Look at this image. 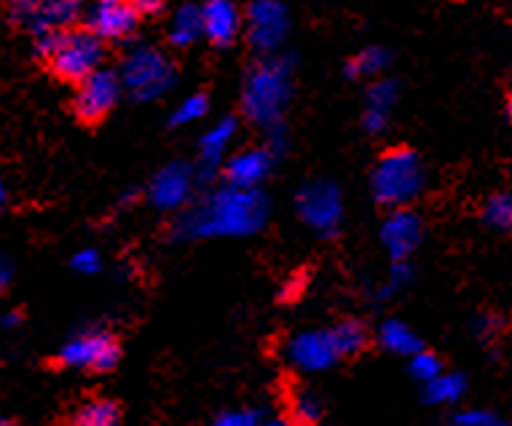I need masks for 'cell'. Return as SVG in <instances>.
Listing matches in <instances>:
<instances>
[{"instance_id":"29","label":"cell","mask_w":512,"mask_h":426,"mask_svg":"<svg viewBox=\"0 0 512 426\" xmlns=\"http://www.w3.org/2000/svg\"><path fill=\"white\" fill-rule=\"evenodd\" d=\"M6 3H9V17L14 19V22L27 25V22L35 17V11L41 9L43 0H6Z\"/></svg>"},{"instance_id":"12","label":"cell","mask_w":512,"mask_h":426,"mask_svg":"<svg viewBox=\"0 0 512 426\" xmlns=\"http://www.w3.org/2000/svg\"><path fill=\"white\" fill-rule=\"evenodd\" d=\"M191 191H194V169L183 161H175V164H167L161 172H156L151 188H148V196H151L153 207L177 209L188 201Z\"/></svg>"},{"instance_id":"7","label":"cell","mask_w":512,"mask_h":426,"mask_svg":"<svg viewBox=\"0 0 512 426\" xmlns=\"http://www.w3.org/2000/svg\"><path fill=\"white\" fill-rule=\"evenodd\" d=\"M244 27L252 49L261 54H274L290 30V17L279 0H252V6L244 14Z\"/></svg>"},{"instance_id":"8","label":"cell","mask_w":512,"mask_h":426,"mask_svg":"<svg viewBox=\"0 0 512 426\" xmlns=\"http://www.w3.org/2000/svg\"><path fill=\"white\" fill-rule=\"evenodd\" d=\"M118 357H121V349L116 338H110L108 333H81L59 351V362L65 368L92 370V373L113 370L118 365Z\"/></svg>"},{"instance_id":"39","label":"cell","mask_w":512,"mask_h":426,"mask_svg":"<svg viewBox=\"0 0 512 426\" xmlns=\"http://www.w3.org/2000/svg\"><path fill=\"white\" fill-rule=\"evenodd\" d=\"M507 116L512 118V94H510V100H507Z\"/></svg>"},{"instance_id":"14","label":"cell","mask_w":512,"mask_h":426,"mask_svg":"<svg viewBox=\"0 0 512 426\" xmlns=\"http://www.w3.org/2000/svg\"><path fill=\"white\" fill-rule=\"evenodd\" d=\"M204 14V35L215 46H231L242 30V11L234 0H207L202 6Z\"/></svg>"},{"instance_id":"30","label":"cell","mask_w":512,"mask_h":426,"mask_svg":"<svg viewBox=\"0 0 512 426\" xmlns=\"http://www.w3.org/2000/svg\"><path fill=\"white\" fill-rule=\"evenodd\" d=\"M215 426H261V418L252 410H228L215 421Z\"/></svg>"},{"instance_id":"22","label":"cell","mask_w":512,"mask_h":426,"mask_svg":"<svg viewBox=\"0 0 512 426\" xmlns=\"http://www.w3.org/2000/svg\"><path fill=\"white\" fill-rule=\"evenodd\" d=\"M389 65V54L378 46L362 49L354 59H349L346 65V76L349 78H373L381 76V70Z\"/></svg>"},{"instance_id":"31","label":"cell","mask_w":512,"mask_h":426,"mask_svg":"<svg viewBox=\"0 0 512 426\" xmlns=\"http://www.w3.org/2000/svg\"><path fill=\"white\" fill-rule=\"evenodd\" d=\"M102 266L100 255L97 250H81L73 255V268H76L78 274H97Z\"/></svg>"},{"instance_id":"11","label":"cell","mask_w":512,"mask_h":426,"mask_svg":"<svg viewBox=\"0 0 512 426\" xmlns=\"http://www.w3.org/2000/svg\"><path fill=\"white\" fill-rule=\"evenodd\" d=\"M137 19L140 9L135 0H97L86 14V25L102 41H121L135 30Z\"/></svg>"},{"instance_id":"9","label":"cell","mask_w":512,"mask_h":426,"mask_svg":"<svg viewBox=\"0 0 512 426\" xmlns=\"http://www.w3.org/2000/svg\"><path fill=\"white\" fill-rule=\"evenodd\" d=\"M121 78L113 70H94L92 76H86L76 89L73 97V110L81 121H100L116 108L118 97H121Z\"/></svg>"},{"instance_id":"3","label":"cell","mask_w":512,"mask_h":426,"mask_svg":"<svg viewBox=\"0 0 512 426\" xmlns=\"http://www.w3.org/2000/svg\"><path fill=\"white\" fill-rule=\"evenodd\" d=\"M35 49L41 57L49 59L51 70L62 81L81 84L94 70H100L105 46L102 38L92 30H62L35 38Z\"/></svg>"},{"instance_id":"26","label":"cell","mask_w":512,"mask_h":426,"mask_svg":"<svg viewBox=\"0 0 512 426\" xmlns=\"http://www.w3.org/2000/svg\"><path fill=\"white\" fill-rule=\"evenodd\" d=\"M204 116H207V97H204V94H191V97H185V100L175 108V113H172V124H194V121H199V118Z\"/></svg>"},{"instance_id":"17","label":"cell","mask_w":512,"mask_h":426,"mask_svg":"<svg viewBox=\"0 0 512 426\" xmlns=\"http://www.w3.org/2000/svg\"><path fill=\"white\" fill-rule=\"evenodd\" d=\"M397 102V84L395 81H376L368 89V105H365V129L368 132H384L387 129L389 113Z\"/></svg>"},{"instance_id":"33","label":"cell","mask_w":512,"mask_h":426,"mask_svg":"<svg viewBox=\"0 0 512 426\" xmlns=\"http://www.w3.org/2000/svg\"><path fill=\"white\" fill-rule=\"evenodd\" d=\"M454 426H502L496 421L494 416H488V413H464L454 421Z\"/></svg>"},{"instance_id":"40","label":"cell","mask_w":512,"mask_h":426,"mask_svg":"<svg viewBox=\"0 0 512 426\" xmlns=\"http://www.w3.org/2000/svg\"><path fill=\"white\" fill-rule=\"evenodd\" d=\"M0 426H19V424H17V421H11V418H6V421H3Z\"/></svg>"},{"instance_id":"15","label":"cell","mask_w":512,"mask_h":426,"mask_svg":"<svg viewBox=\"0 0 512 426\" xmlns=\"http://www.w3.org/2000/svg\"><path fill=\"white\" fill-rule=\"evenodd\" d=\"M271 164H274V159H271L269 148H247V151H239L236 156H231L223 172H226L228 185L258 188L269 177Z\"/></svg>"},{"instance_id":"38","label":"cell","mask_w":512,"mask_h":426,"mask_svg":"<svg viewBox=\"0 0 512 426\" xmlns=\"http://www.w3.org/2000/svg\"><path fill=\"white\" fill-rule=\"evenodd\" d=\"M261 426H290V424H285V421H269V424H261Z\"/></svg>"},{"instance_id":"34","label":"cell","mask_w":512,"mask_h":426,"mask_svg":"<svg viewBox=\"0 0 512 426\" xmlns=\"http://www.w3.org/2000/svg\"><path fill=\"white\" fill-rule=\"evenodd\" d=\"M137 9H140V14H145V17H153V14H159L161 11V0H135Z\"/></svg>"},{"instance_id":"1","label":"cell","mask_w":512,"mask_h":426,"mask_svg":"<svg viewBox=\"0 0 512 426\" xmlns=\"http://www.w3.org/2000/svg\"><path fill=\"white\" fill-rule=\"evenodd\" d=\"M269 218V201L258 188H220L204 196L194 209L177 220V236L215 239V236H250Z\"/></svg>"},{"instance_id":"19","label":"cell","mask_w":512,"mask_h":426,"mask_svg":"<svg viewBox=\"0 0 512 426\" xmlns=\"http://www.w3.org/2000/svg\"><path fill=\"white\" fill-rule=\"evenodd\" d=\"M236 121L234 118H220L218 124L210 126L202 134V161L207 167H215L223 156H226L228 145L234 140Z\"/></svg>"},{"instance_id":"5","label":"cell","mask_w":512,"mask_h":426,"mask_svg":"<svg viewBox=\"0 0 512 426\" xmlns=\"http://www.w3.org/2000/svg\"><path fill=\"white\" fill-rule=\"evenodd\" d=\"M124 89L137 102H153L164 97L175 84V67L156 49H135L121 67Z\"/></svg>"},{"instance_id":"36","label":"cell","mask_w":512,"mask_h":426,"mask_svg":"<svg viewBox=\"0 0 512 426\" xmlns=\"http://www.w3.org/2000/svg\"><path fill=\"white\" fill-rule=\"evenodd\" d=\"M298 287H301V284H295V279H290V284L282 290V298H293V295L298 293Z\"/></svg>"},{"instance_id":"4","label":"cell","mask_w":512,"mask_h":426,"mask_svg":"<svg viewBox=\"0 0 512 426\" xmlns=\"http://www.w3.org/2000/svg\"><path fill=\"white\" fill-rule=\"evenodd\" d=\"M370 188L378 204L384 207H405L424 188V167L413 151H389L381 156L370 177Z\"/></svg>"},{"instance_id":"23","label":"cell","mask_w":512,"mask_h":426,"mask_svg":"<svg viewBox=\"0 0 512 426\" xmlns=\"http://www.w3.org/2000/svg\"><path fill=\"white\" fill-rule=\"evenodd\" d=\"M464 389H467V381L459 373H440L427 384V400L435 402V405L456 402L464 394Z\"/></svg>"},{"instance_id":"25","label":"cell","mask_w":512,"mask_h":426,"mask_svg":"<svg viewBox=\"0 0 512 426\" xmlns=\"http://www.w3.org/2000/svg\"><path fill=\"white\" fill-rule=\"evenodd\" d=\"M336 330V338H338V346H341V354L344 357H352V354H360L365 346H368V333H365V327L360 322H341Z\"/></svg>"},{"instance_id":"37","label":"cell","mask_w":512,"mask_h":426,"mask_svg":"<svg viewBox=\"0 0 512 426\" xmlns=\"http://www.w3.org/2000/svg\"><path fill=\"white\" fill-rule=\"evenodd\" d=\"M19 319H22V317H19L17 311H9V314L3 317V325H6V327H14V325H19Z\"/></svg>"},{"instance_id":"10","label":"cell","mask_w":512,"mask_h":426,"mask_svg":"<svg viewBox=\"0 0 512 426\" xmlns=\"http://www.w3.org/2000/svg\"><path fill=\"white\" fill-rule=\"evenodd\" d=\"M341 357L344 354L338 346L336 330H309V333L295 335L293 341L287 343V360L306 373L328 370Z\"/></svg>"},{"instance_id":"20","label":"cell","mask_w":512,"mask_h":426,"mask_svg":"<svg viewBox=\"0 0 512 426\" xmlns=\"http://www.w3.org/2000/svg\"><path fill=\"white\" fill-rule=\"evenodd\" d=\"M378 341H381L384 349L392 351V354L413 357L416 351H421L419 335L413 333L408 325H403V322H397V319H389V322L381 325V330H378Z\"/></svg>"},{"instance_id":"18","label":"cell","mask_w":512,"mask_h":426,"mask_svg":"<svg viewBox=\"0 0 512 426\" xmlns=\"http://www.w3.org/2000/svg\"><path fill=\"white\" fill-rule=\"evenodd\" d=\"M204 35V14L202 6H180L172 17V27H169V41L175 46H191Z\"/></svg>"},{"instance_id":"24","label":"cell","mask_w":512,"mask_h":426,"mask_svg":"<svg viewBox=\"0 0 512 426\" xmlns=\"http://www.w3.org/2000/svg\"><path fill=\"white\" fill-rule=\"evenodd\" d=\"M483 220L496 231L512 234V193H494L483 204Z\"/></svg>"},{"instance_id":"28","label":"cell","mask_w":512,"mask_h":426,"mask_svg":"<svg viewBox=\"0 0 512 426\" xmlns=\"http://www.w3.org/2000/svg\"><path fill=\"white\" fill-rule=\"evenodd\" d=\"M322 413V405L314 394L301 392L293 397V418L298 424H314Z\"/></svg>"},{"instance_id":"21","label":"cell","mask_w":512,"mask_h":426,"mask_svg":"<svg viewBox=\"0 0 512 426\" xmlns=\"http://www.w3.org/2000/svg\"><path fill=\"white\" fill-rule=\"evenodd\" d=\"M68 426H118V405L110 400H89L78 405Z\"/></svg>"},{"instance_id":"6","label":"cell","mask_w":512,"mask_h":426,"mask_svg":"<svg viewBox=\"0 0 512 426\" xmlns=\"http://www.w3.org/2000/svg\"><path fill=\"white\" fill-rule=\"evenodd\" d=\"M295 207H298V215H301L303 223L322 236L336 234L338 226H341V218H344L341 191L333 183H328V180L303 185Z\"/></svg>"},{"instance_id":"2","label":"cell","mask_w":512,"mask_h":426,"mask_svg":"<svg viewBox=\"0 0 512 426\" xmlns=\"http://www.w3.org/2000/svg\"><path fill=\"white\" fill-rule=\"evenodd\" d=\"M290 59L269 57L247 73L242 89V110L252 124L279 126L290 102Z\"/></svg>"},{"instance_id":"35","label":"cell","mask_w":512,"mask_h":426,"mask_svg":"<svg viewBox=\"0 0 512 426\" xmlns=\"http://www.w3.org/2000/svg\"><path fill=\"white\" fill-rule=\"evenodd\" d=\"M11 276H14V266H11V260L6 258L0 263V287H3V290L11 284Z\"/></svg>"},{"instance_id":"32","label":"cell","mask_w":512,"mask_h":426,"mask_svg":"<svg viewBox=\"0 0 512 426\" xmlns=\"http://www.w3.org/2000/svg\"><path fill=\"white\" fill-rule=\"evenodd\" d=\"M408 276H411V268L405 266V260H397L395 266H392V271H389V282L381 287V295L387 298V295L395 293L397 287H403V284L408 282Z\"/></svg>"},{"instance_id":"13","label":"cell","mask_w":512,"mask_h":426,"mask_svg":"<svg viewBox=\"0 0 512 426\" xmlns=\"http://www.w3.org/2000/svg\"><path fill=\"white\" fill-rule=\"evenodd\" d=\"M421 234H424V228H421L419 215L403 207L395 209V212L384 220V226H381V242H384L387 252L395 260L408 258V255L419 247Z\"/></svg>"},{"instance_id":"16","label":"cell","mask_w":512,"mask_h":426,"mask_svg":"<svg viewBox=\"0 0 512 426\" xmlns=\"http://www.w3.org/2000/svg\"><path fill=\"white\" fill-rule=\"evenodd\" d=\"M81 14V0H43L41 9L35 11V17L27 22V30L41 38L49 33H62L68 30L76 17Z\"/></svg>"},{"instance_id":"27","label":"cell","mask_w":512,"mask_h":426,"mask_svg":"<svg viewBox=\"0 0 512 426\" xmlns=\"http://www.w3.org/2000/svg\"><path fill=\"white\" fill-rule=\"evenodd\" d=\"M411 373L416 378H419V381L429 384L432 378H437V376H440V373H443V362L437 360L432 351L421 349V351H416V354H413V357H411Z\"/></svg>"}]
</instances>
